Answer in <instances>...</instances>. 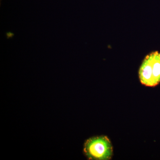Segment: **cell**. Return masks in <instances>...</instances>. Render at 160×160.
Here are the masks:
<instances>
[{"label": "cell", "instance_id": "obj_1", "mask_svg": "<svg viewBox=\"0 0 160 160\" xmlns=\"http://www.w3.org/2000/svg\"><path fill=\"white\" fill-rule=\"evenodd\" d=\"M139 78L141 83L153 87L160 82V53L153 52L148 55L140 68Z\"/></svg>", "mask_w": 160, "mask_h": 160}, {"label": "cell", "instance_id": "obj_2", "mask_svg": "<svg viewBox=\"0 0 160 160\" xmlns=\"http://www.w3.org/2000/svg\"><path fill=\"white\" fill-rule=\"evenodd\" d=\"M84 152L89 159L109 160L112 156V146L107 137L90 138L85 143Z\"/></svg>", "mask_w": 160, "mask_h": 160}, {"label": "cell", "instance_id": "obj_3", "mask_svg": "<svg viewBox=\"0 0 160 160\" xmlns=\"http://www.w3.org/2000/svg\"><path fill=\"white\" fill-rule=\"evenodd\" d=\"M5 35H6V38H7V39L12 38L15 35L14 33L10 31L7 32H6V33H5Z\"/></svg>", "mask_w": 160, "mask_h": 160}, {"label": "cell", "instance_id": "obj_4", "mask_svg": "<svg viewBox=\"0 0 160 160\" xmlns=\"http://www.w3.org/2000/svg\"><path fill=\"white\" fill-rule=\"evenodd\" d=\"M1 1H2V0H1Z\"/></svg>", "mask_w": 160, "mask_h": 160}]
</instances>
